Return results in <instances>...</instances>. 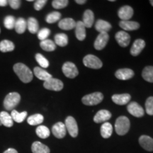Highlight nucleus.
<instances>
[{
	"instance_id": "25",
	"label": "nucleus",
	"mask_w": 153,
	"mask_h": 153,
	"mask_svg": "<svg viewBox=\"0 0 153 153\" xmlns=\"http://www.w3.org/2000/svg\"><path fill=\"white\" fill-rule=\"evenodd\" d=\"M119 26L125 30H135L140 28L138 23L131 21H121L119 23Z\"/></svg>"
},
{
	"instance_id": "21",
	"label": "nucleus",
	"mask_w": 153,
	"mask_h": 153,
	"mask_svg": "<svg viewBox=\"0 0 153 153\" xmlns=\"http://www.w3.org/2000/svg\"><path fill=\"white\" fill-rule=\"evenodd\" d=\"M85 26L81 21L76 22L75 26V35L79 41H84L86 38Z\"/></svg>"
},
{
	"instance_id": "6",
	"label": "nucleus",
	"mask_w": 153,
	"mask_h": 153,
	"mask_svg": "<svg viewBox=\"0 0 153 153\" xmlns=\"http://www.w3.org/2000/svg\"><path fill=\"white\" fill-rule=\"evenodd\" d=\"M65 125L67 131L70 133L72 137H76L78 135V132H79V129H78V126L76 123V120L72 117V116H68L65 119Z\"/></svg>"
},
{
	"instance_id": "17",
	"label": "nucleus",
	"mask_w": 153,
	"mask_h": 153,
	"mask_svg": "<svg viewBox=\"0 0 153 153\" xmlns=\"http://www.w3.org/2000/svg\"><path fill=\"white\" fill-rule=\"evenodd\" d=\"M116 78L120 80H128L134 76V72L131 69L124 68L118 70L115 73Z\"/></svg>"
},
{
	"instance_id": "18",
	"label": "nucleus",
	"mask_w": 153,
	"mask_h": 153,
	"mask_svg": "<svg viewBox=\"0 0 153 153\" xmlns=\"http://www.w3.org/2000/svg\"><path fill=\"white\" fill-rule=\"evenodd\" d=\"M111 99L115 104L123 106V105L127 104L129 102L131 97L128 94H122L113 95Z\"/></svg>"
},
{
	"instance_id": "49",
	"label": "nucleus",
	"mask_w": 153,
	"mask_h": 153,
	"mask_svg": "<svg viewBox=\"0 0 153 153\" xmlns=\"http://www.w3.org/2000/svg\"><path fill=\"white\" fill-rule=\"evenodd\" d=\"M0 126H2V124L1 123V122H0Z\"/></svg>"
},
{
	"instance_id": "33",
	"label": "nucleus",
	"mask_w": 153,
	"mask_h": 153,
	"mask_svg": "<svg viewBox=\"0 0 153 153\" xmlns=\"http://www.w3.org/2000/svg\"><path fill=\"white\" fill-rule=\"evenodd\" d=\"M44 118L43 115L36 114L29 116L27 119L28 123L30 126H37L40 125L43 122Z\"/></svg>"
},
{
	"instance_id": "38",
	"label": "nucleus",
	"mask_w": 153,
	"mask_h": 153,
	"mask_svg": "<svg viewBox=\"0 0 153 153\" xmlns=\"http://www.w3.org/2000/svg\"><path fill=\"white\" fill-rule=\"evenodd\" d=\"M15 23H16V19L13 16H6L4 20V25L5 28L9 30H11L14 28Z\"/></svg>"
},
{
	"instance_id": "20",
	"label": "nucleus",
	"mask_w": 153,
	"mask_h": 153,
	"mask_svg": "<svg viewBox=\"0 0 153 153\" xmlns=\"http://www.w3.org/2000/svg\"><path fill=\"white\" fill-rule=\"evenodd\" d=\"M94 22V15L93 11L90 9H87L83 14L82 23L85 25V28H91Z\"/></svg>"
},
{
	"instance_id": "31",
	"label": "nucleus",
	"mask_w": 153,
	"mask_h": 153,
	"mask_svg": "<svg viewBox=\"0 0 153 153\" xmlns=\"http://www.w3.org/2000/svg\"><path fill=\"white\" fill-rule=\"evenodd\" d=\"M55 45L60 47H65L68 43V37L65 33H57L55 36Z\"/></svg>"
},
{
	"instance_id": "44",
	"label": "nucleus",
	"mask_w": 153,
	"mask_h": 153,
	"mask_svg": "<svg viewBox=\"0 0 153 153\" xmlns=\"http://www.w3.org/2000/svg\"><path fill=\"white\" fill-rule=\"evenodd\" d=\"M8 4L12 9H18L21 7L22 1L20 0H9L8 1Z\"/></svg>"
},
{
	"instance_id": "15",
	"label": "nucleus",
	"mask_w": 153,
	"mask_h": 153,
	"mask_svg": "<svg viewBox=\"0 0 153 153\" xmlns=\"http://www.w3.org/2000/svg\"><path fill=\"white\" fill-rule=\"evenodd\" d=\"M139 143L145 150L153 151V138L148 135H141L139 138Z\"/></svg>"
},
{
	"instance_id": "23",
	"label": "nucleus",
	"mask_w": 153,
	"mask_h": 153,
	"mask_svg": "<svg viewBox=\"0 0 153 153\" xmlns=\"http://www.w3.org/2000/svg\"><path fill=\"white\" fill-rule=\"evenodd\" d=\"M31 150L33 153H50L51 150L47 145L43 144L39 141H36L31 145Z\"/></svg>"
},
{
	"instance_id": "36",
	"label": "nucleus",
	"mask_w": 153,
	"mask_h": 153,
	"mask_svg": "<svg viewBox=\"0 0 153 153\" xmlns=\"http://www.w3.org/2000/svg\"><path fill=\"white\" fill-rule=\"evenodd\" d=\"M36 133L40 138L45 139L51 135V132L48 127L45 126H39L36 130Z\"/></svg>"
},
{
	"instance_id": "41",
	"label": "nucleus",
	"mask_w": 153,
	"mask_h": 153,
	"mask_svg": "<svg viewBox=\"0 0 153 153\" xmlns=\"http://www.w3.org/2000/svg\"><path fill=\"white\" fill-rule=\"evenodd\" d=\"M145 111L150 116H153V97L148 98L145 101Z\"/></svg>"
},
{
	"instance_id": "16",
	"label": "nucleus",
	"mask_w": 153,
	"mask_h": 153,
	"mask_svg": "<svg viewBox=\"0 0 153 153\" xmlns=\"http://www.w3.org/2000/svg\"><path fill=\"white\" fill-rule=\"evenodd\" d=\"M145 47V42L143 39H137L134 43L131 48V54L133 56H137Z\"/></svg>"
},
{
	"instance_id": "22",
	"label": "nucleus",
	"mask_w": 153,
	"mask_h": 153,
	"mask_svg": "<svg viewBox=\"0 0 153 153\" xmlns=\"http://www.w3.org/2000/svg\"><path fill=\"white\" fill-rule=\"evenodd\" d=\"M95 28L99 33H107L111 28V25L106 21L99 19L95 24Z\"/></svg>"
},
{
	"instance_id": "4",
	"label": "nucleus",
	"mask_w": 153,
	"mask_h": 153,
	"mask_svg": "<svg viewBox=\"0 0 153 153\" xmlns=\"http://www.w3.org/2000/svg\"><path fill=\"white\" fill-rule=\"evenodd\" d=\"M104 99V95L101 92H94L85 96L82 99V103L87 106H94L100 104Z\"/></svg>"
},
{
	"instance_id": "10",
	"label": "nucleus",
	"mask_w": 153,
	"mask_h": 153,
	"mask_svg": "<svg viewBox=\"0 0 153 153\" xmlns=\"http://www.w3.org/2000/svg\"><path fill=\"white\" fill-rule=\"evenodd\" d=\"M108 39H109V36H108V33H99L97 38H96L94 44L95 49L98 50V51L104 49L107 43H108Z\"/></svg>"
},
{
	"instance_id": "14",
	"label": "nucleus",
	"mask_w": 153,
	"mask_h": 153,
	"mask_svg": "<svg viewBox=\"0 0 153 153\" xmlns=\"http://www.w3.org/2000/svg\"><path fill=\"white\" fill-rule=\"evenodd\" d=\"M111 118V114L108 110H100L96 114L94 117V121L96 123H100L106 122Z\"/></svg>"
},
{
	"instance_id": "29",
	"label": "nucleus",
	"mask_w": 153,
	"mask_h": 153,
	"mask_svg": "<svg viewBox=\"0 0 153 153\" xmlns=\"http://www.w3.org/2000/svg\"><path fill=\"white\" fill-rule=\"evenodd\" d=\"M27 28L30 33H38L39 30V24H38V21L33 17H30L27 21Z\"/></svg>"
},
{
	"instance_id": "3",
	"label": "nucleus",
	"mask_w": 153,
	"mask_h": 153,
	"mask_svg": "<svg viewBox=\"0 0 153 153\" xmlns=\"http://www.w3.org/2000/svg\"><path fill=\"white\" fill-rule=\"evenodd\" d=\"M21 101V96L17 92H11L6 96L4 100V107L7 111H13L19 104Z\"/></svg>"
},
{
	"instance_id": "46",
	"label": "nucleus",
	"mask_w": 153,
	"mask_h": 153,
	"mask_svg": "<svg viewBox=\"0 0 153 153\" xmlns=\"http://www.w3.org/2000/svg\"><path fill=\"white\" fill-rule=\"evenodd\" d=\"M8 4V1L7 0H0V7H6Z\"/></svg>"
},
{
	"instance_id": "7",
	"label": "nucleus",
	"mask_w": 153,
	"mask_h": 153,
	"mask_svg": "<svg viewBox=\"0 0 153 153\" xmlns=\"http://www.w3.org/2000/svg\"><path fill=\"white\" fill-rule=\"evenodd\" d=\"M62 72L64 73L67 77L68 78H74L79 74L78 69L75 65L71 62H66L64 63L62 68Z\"/></svg>"
},
{
	"instance_id": "28",
	"label": "nucleus",
	"mask_w": 153,
	"mask_h": 153,
	"mask_svg": "<svg viewBox=\"0 0 153 153\" xmlns=\"http://www.w3.org/2000/svg\"><path fill=\"white\" fill-rule=\"evenodd\" d=\"M113 133L112 125L108 122L104 123L101 127V135L104 138H108L111 136Z\"/></svg>"
},
{
	"instance_id": "9",
	"label": "nucleus",
	"mask_w": 153,
	"mask_h": 153,
	"mask_svg": "<svg viewBox=\"0 0 153 153\" xmlns=\"http://www.w3.org/2000/svg\"><path fill=\"white\" fill-rule=\"evenodd\" d=\"M127 109L130 114L137 118L142 117L145 114V111L143 107L135 101H133L128 105Z\"/></svg>"
},
{
	"instance_id": "1",
	"label": "nucleus",
	"mask_w": 153,
	"mask_h": 153,
	"mask_svg": "<svg viewBox=\"0 0 153 153\" xmlns=\"http://www.w3.org/2000/svg\"><path fill=\"white\" fill-rule=\"evenodd\" d=\"M14 71L24 83H29L33 79V72L26 65L23 63H16L14 65Z\"/></svg>"
},
{
	"instance_id": "27",
	"label": "nucleus",
	"mask_w": 153,
	"mask_h": 153,
	"mask_svg": "<svg viewBox=\"0 0 153 153\" xmlns=\"http://www.w3.org/2000/svg\"><path fill=\"white\" fill-rule=\"evenodd\" d=\"M14 28L17 33H24L27 28V22L24 18H19L16 20Z\"/></svg>"
},
{
	"instance_id": "34",
	"label": "nucleus",
	"mask_w": 153,
	"mask_h": 153,
	"mask_svg": "<svg viewBox=\"0 0 153 153\" xmlns=\"http://www.w3.org/2000/svg\"><path fill=\"white\" fill-rule=\"evenodd\" d=\"M142 76L145 81L153 83V66H147L143 69Z\"/></svg>"
},
{
	"instance_id": "47",
	"label": "nucleus",
	"mask_w": 153,
	"mask_h": 153,
	"mask_svg": "<svg viewBox=\"0 0 153 153\" xmlns=\"http://www.w3.org/2000/svg\"><path fill=\"white\" fill-rule=\"evenodd\" d=\"M75 2L77 3L78 4H84L87 2V1L86 0H76Z\"/></svg>"
},
{
	"instance_id": "39",
	"label": "nucleus",
	"mask_w": 153,
	"mask_h": 153,
	"mask_svg": "<svg viewBox=\"0 0 153 153\" xmlns=\"http://www.w3.org/2000/svg\"><path fill=\"white\" fill-rule=\"evenodd\" d=\"M35 57H36V61H37V62L40 65H41V68H48L49 66L48 60L43 55L40 54V53H37V54L36 55Z\"/></svg>"
},
{
	"instance_id": "5",
	"label": "nucleus",
	"mask_w": 153,
	"mask_h": 153,
	"mask_svg": "<svg viewBox=\"0 0 153 153\" xmlns=\"http://www.w3.org/2000/svg\"><path fill=\"white\" fill-rule=\"evenodd\" d=\"M83 63L85 66L91 69H100L103 63L99 57L94 55H87L84 57Z\"/></svg>"
},
{
	"instance_id": "19",
	"label": "nucleus",
	"mask_w": 153,
	"mask_h": 153,
	"mask_svg": "<svg viewBox=\"0 0 153 153\" xmlns=\"http://www.w3.org/2000/svg\"><path fill=\"white\" fill-rule=\"evenodd\" d=\"M59 28L62 30H72L76 26V22L71 18H66L60 20L58 23Z\"/></svg>"
},
{
	"instance_id": "26",
	"label": "nucleus",
	"mask_w": 153,
	"mask_h": 153,
	"mask_svg": "<svg viewBox=\"0 0 153 153\" xmlns=\"http://www.w3.org/2000/svg\"><path fill=\"white\" fill-rule=\"evenodd\" d=\"M33 72L36 77L38 78L39 79L43 80V81H46L50 78L52 77V75L51 74L45 71L43 69L40 68V67H36L33 70Z\"/></svg>"
},
{
	"instance_id": "48",
	"label": "nucleus",
	"mask_w": 153,
	"mask_h": 153,
	"mask_svg": "<svg viewBox=\"0 0 153 153\" xmlns=\"http://www.w3.org/2000/svg\"><path fill=\"white\" fill-rule=\"evenodd\" d=\"M150 4H151V5L153 6V0H150Z\"/></svg>"
},
{
	"instance_id": "8",
	"label": "nucleus",
	"mask_w": 153,
	"mask_h": 153,
	"mask_svg": "<svg viewBox=\"0 0 153 153\" xmlns=\"http://www.w3.org/2000/svg\"><path fill=\"white\" fill-rule=\"evenodd\" d=\"M43 87L48 90L58 91L62 90L63 88V83L61 80L51 77L49 79L45 81Z\"/></svg>"
},
{
	"instance_id": "12",
	"label": "nucleus",
	"mask_w": 153,
	"mask_h": 153,
	"mask_svg": "<svg viewBox=\"0 0 153 153\" xmlns=\"http://www.w3.org/2000/svg\"><path fill=\"white\" fill-rule=\"evenodd\" d=\"M116 41L118 42V45L120 46L125 48L129 45L130 41H131V36L126 31H118L116 33Z\"/></svg>"
},
{
	"instance_id": "35",
	"label": "nucleus",
	"mask_w": 153,
	"mask_h": 153,
	"mask_svg": "<svg viewBox=\"0 0 153 153\" xmlns=\"http://www.w3.org/2000/svg\"><path fill=\"white\" fill-rule=\"evenodd\" d=\"M28 113L26 111H23L22 113H19L16 110H13L11 111V116L13 120H14L16 123H22L23 121L25 120V118L27 116Z\"/></svg>"
},
{
	"instance_id": "2",
	"label": "nucleus",
	"mask_w": 153,
	"mask_h": 153,
	"mask_svg": "<svg viewBox=\"0 0 153 153\" xmlns=\"http://www.w3.org/2000/svg\"><path fill=\"white\" fill-rule=\"evenodd\" d=\"M131 123L130 120L126 116H120L116 120L115 130L118 135H124L130 129Z\"/></svg>"
},
{
	"instance_id": "30",
	"label": "nucleus",
	"mask_w": 153,
	"mask_h": 153,
	"mask_svg": "<svg viewBox=\"0 0 153 153\" xmlns=\"http://www.w3.org/2000/svg\"><path fill=\"white\" fill-rule=\"evenodd\" d=\"M40 46L43 51H47V52H52V51H55L56 48V45L53 41L49 39L44 40V41H41L40 43Z\"/></svg>"
},
{
	"instance_id": "43",
	"label": "nucleus",
	"mask_w": 153,
	"mask_h": 153,
	"mask_svg": "<svg viewBox=\"0 0 153 153\" xmlns=\"http://www.w3.org/2000/svg\"><path fill=\"white\" fill-rule=\"evenodd\" d=\"M47 1L46 0H38L36 1L34 3V9L36 11H40L45 7V5L46 4Z\"/></svg>"
},
{
	"instance_id": "45",
	"label": "nucleus",
	"mask_w": 153,
	"mask_h": 153,
	"mask_svg": "<svg viewBox=\"0 0 153 153\" xmlns=\"http://www.w3.org/2000/svg\"><path fill=\"white\" fill-rule=\"evenodd\" d=\"M3 153H18V152L14 148H9L7 150H5Z\"/></svg>"
},
{
	"instance_id": "24",
	"label": "nucleus",
	"mask_w": 153,
	"mask_h": 153,
	"mask_svg": "<svg viewBox=\"0 0 153 153\" xmlns=\"http://www.w3.org/2000/svg\"><path fill=\"white\" fill-rule=\"evenodd\" d=\"M0 122L5 127L11 128L14 125V120L11 115L6 111L0 112Z\"/></svg>"
},
{
	"instance_id": "40",
	"label": "nucleus",
	"mask_w": 153,
	"mask_h": 153,
	"mask_svg": "<svg viewBox=\"0 0 153 153\" xmlns=\"http://www.w3.org/2000/svg\"><path fill=\"white\" fill-rule=\"evenodd\" d=\"M69 1L68 0H54L52 2V6L53 8L57 9H61L65 8L68 5Z\"/></svg>"
},
{
	"instance_id": "13",
	"label": "nucleus",
	"mask_w": 153,
	"mask_h": 153,
	"mask_svg": "<svg viewBox=\"0 0 153 153\" xmlns=\"http://www.w3.org/2000/svg\"><path fill=\"white\" fill-rule=\"evenodd\" d=\"M118 15L122 21H128L133 16V9L130 6H123L119 9Z\"/></svg>"
},
{
	"instance_id": "42",
	"label": "nucleus",
	"mask_w": 153,
	"mask_h": 153,
	"mask_svg": "<svg viewBox=\"0 0 153 153\" xmlns=\"http://www.w3.org/2000/svg\"><path fill=\"white\" fill-rule=\"evenodd\" d=\"M50 34H51V30H50V29L47 28H43L40 30H38V39L43 41L44 40L47 39V38L50 36Z\"/></svg>"
},
{
	"instance_id": "11",
	"label": "nucleus",
	"mask_w": 153,
	"mask_h": 153,
	"mask_svg": "<svg viewBox=\"0 0 153 153\" xmlns=\"http://www.w3.org/2000/svg\"><path fill=\"white\" fill-rule=\"evenodd\" d=\"M52 132L53 135L57 138H63L66 135L67 129L65 123L62 122H57L53 126Z\"/></svg>"
},
{
	"instance_id": "37",
	"label": "nucleus",
	"mask_w": 153,
	"mask_h": 153,
	"mask_svg": "<svg viewBox=\"0 0 153 153\" xmlns=\"http://www.w3.org/2000/svg\"><path fill=\"white\" fill-rule=\"evenodd\" d=\"M61 18V14L58 11H53L52 13H50L47 15L45 21L48 24H53V23L57 22V21L60 20Z\"/></svg>"
},
{
	"instance_id": "50",
	"label": "nucleus",
	"mask_w": 153,
	"mask_h": 153,
	"mask_svg": "<svg viewBox=\"0 0 153 153\" xmlns=\"http://www.w3.org/2000/svg\"><path fill=\"white\" fill-rule=\"evenodd\" d=\"M0 33H1V29H0Z\"/></svg>"
},
{
	"instance_id": "32",
	"label": "nucleus",
	"mask_w": 153,
	"mask_h": 153,
	"mask_svg": "<svg viewBox=\"0 0 153 153\" xmlns=\"http://www.w3.org/2000/svg\"><path fill=\"white\" fill-rule=\"evenodd\" d=\"M15 48L14 44L8 40H4L0 42V51L2 53H7L13 51Z\"/></svg>"
}]
</instances>
